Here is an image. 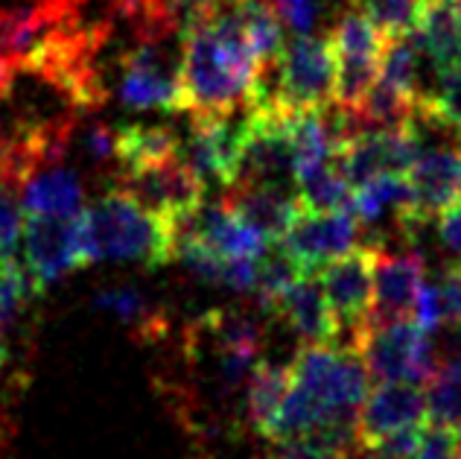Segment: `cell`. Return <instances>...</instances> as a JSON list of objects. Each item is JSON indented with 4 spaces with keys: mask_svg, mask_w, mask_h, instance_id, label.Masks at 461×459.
Returning <instances> with one entry per match:
<instances>
[{
    "mask_svg": "<svg viewBox=\"0 0 461 459\" xmlns=\"http://www.w3.org/2000/svg\"><path fill=\"white\" fill-rule=\"evenodd\" d=\"M357 12H362L383 39H403L418 27L423 0H348Z\"/></svg>",
    "mask_w": 461,
    "mask_h": 459,
    "instance_id": "44dd1931",
    "label": "cell"
},
{
    "mask_svg": "<svg viewBox=\"0 0 461 459\" xmlns=\"http://www.w3.org/2000/svg\"><path fill=\"white\" fill-rule=\"evenodd\" d=\"M222 202L234 211L242 223H249L254 232H260L269 243H277L293 220L301 214L295 193L269 190V188H246L230 185L222 193Z\"/></svg>",
    "mask_w": 461,
    "mask_h": 459,
    "instance_id": "5bb4252c",
    "label": "cell"
},
{
    "mask_svg": "<svg viewBox=\"0 0 461 459\" xmlns=\"http://www.w3.org/2000/svg\"><path fill=\"white\" fill-rule=\"evenodd\" d=\"M354 352L374 383L409 381L423 386L435 369L429 334L420 331L411 319L371 322L354 343Z\"/></svg>",
    "mask_w": 461,
    "mask_h": 459,
    "instance_id": "277c9868",
    "label": "cell"
},
{
    "mask_svg": "<svg viewBox=\"0 0 461 459\" xmlns=\"http://www.w3.org/2000/svg\"><path fill=\"white\" fill-rule=\"evenodd\" d=\"M260 62L242 32L234 0H216L208 18L181 32V112L225 115L249 103Z\"/></svg>",
    "mask_w": 461,
    "mask_h": 459,
    "instance_id": "6da1fadb",
    "label": "cell"
},
{
    "mask_svg": "<svg viewBox=\"0 0 461 459\" xmlns=\"http://www.w3.org/2000/svg\"><path fill=\"white\" fill-rule=\"evenodd\" d=\"M456 150H458V155H461V129H456Z\"/></svg>",
    "mask_w": 461,
    "mask_h": 459,
    "instance_id": "f546056e",
    "label": "cell"
},
{
    "mask_svg": "<svg viewBox=\"0 0 461 459\" xmlns=\"http://www.w3.org/2000/svg\"><path fill=\"white\" fill-rule=\"evenodd\" d=\"M272 448L266 459H348L345 451L333 448L324 439L304 433V436H281V439H269Z\"/></svg>",
    "mask_w": 461,
    "mask_h": 459,
    "instance_id": "7402d4cb",
    "label": "cell"
},
{
    "mask_svg": "<svg viewBox=\"0 0 461 459\" xmlns=\"http://www.w3.org/2000/svg\"><path fill=\"white\" fill-rule=\"evenodd\" d=\"M272 6L277 12V18L284 21V27L293 30L295 35L312 32L321 15L319 0H272Z\"/></svg>",
    "mask_w": 461,
    "mask_h": 459,
    "instance_id": "d4e9b609",
    "label": "cell"
},
{
    "mask_svg": "<svg viewBox=\"0 0 461 459\" xmlns=\"http://www.w3.org/2000/svg\"><path fill=\"white\" fill-rule=\"evenodd\" d=\"M103 313H112L120 322L131 325L140 336H155L164 331V317L158 313L149 298L135 287H105L94 301Z\"/></svg>",
    "mask_w": 461,
    "mask_h": 459,
    "instance_id": "ffe728a7",
    "label": "cell"
},
{
    "mask_svg": "<svg viewBox=\"0 0 461 459\" xmlns=\"http://www.w3.org/2000/svg\"><path fill=\"white\" fill-rule=\"evenodd\" d=\"M435 237H438V246L450 255V263H461V197L435 214Z\"/></svg>",
    "mask_w": 461,
    "mask_h": 459,
    "instance_id": "484cf974",
    "label": "cell"
},
{
    "mask_svg": "<svg viewBox=\"0 0 461 459\" xmlns=\"http://www.w3.org/2000/svg\"><path fill=\"white\" fill-rule=\"evenodd\" d=\"M423 395L429 425L461 433V354H453L441 369H432L423 383Z\"/></svg>",
    "mask_w": 461,
    "mask_h": 459,
    "instance_id": "ac0fdd59",
    "label": "cell"
},
{
    "mask_svg": "<svg viewBox=\"0 0 461 459\" xmlns=\"http://www.w3.org/2000/svg\"><path fill=\"white\" fill-rule=\"evenodd\" d=\"M383 243H366L342 252L339 258L327 261L315 272L324 289L327 305L333 310L339 340L336 345L354 348L359 334L371 325L374 310V267H377V252Z\"/></svg>",
    "mask_w": 461,
    "mask_h": 459,
    "instance_id": "3957f363",
    "label": "cell"
},
{
    "mask_svg": "<svg viewBox=\"0 0 461 459\" xmlns=\"http://www.w3.org/2000/svg\"><path fill=\"white\" fill-rule=\"evenodd\" d=\"M366 454V459H392V456H383V454H371V451H362Z\"/></svg>",
    "mask_w": 461,
    "mask_h": 459,
    "instance_id": "f1b7e54d",
    "label": "cell"
},
{
    "mask_svg": "<svg viewBox=\"0 0 461 459\" xmlns=\"http://www.w3.org/2000/svg\"><path fill=\"white\" fill-rule=\"evenodd\" d=\"M23 270L41 289L62 275L85 267L79 211L77 214H23Z\"/></svg>",
    "mask_w": 461,
    "mask_h": 459,
    "instance_id": "8992f818",
    "label": "cell"
},
{
    "mask_svg": "<svg viewBox=\"0 0 461 459\" xmlns=\"http://www.w3.org/2000/svg\"><path fill=\"white\" fill-rule=\"evenodd\" d=\"M82 147L96 164L114 161V129H108L105 124H91V129L85 132Z\"/></svg>",
    "mask_w": 461,
    "mask_h": 459,
    "instance_id": "4316f807",
    "label": "cell"
},
{
    "mask_svg": "<svg viewBox=\"0 0 461 459\" xmlns=\"http://www.w3.org/2000/svg\"><path fill=\"white\" fill-rule=\"evenodd\" d=\"M427 278V261L420 252L406 255H388L385 246L377 252V267H374V310L371 322H392L411 319L418 287Z\"/></svg>",
    "mask_w": 461,
    "mask_h": 459,
    "instance_id": "7c38bea8",
    "label": "cell"
},
{
    "mask_svg": "<svg viewBox=\"0 0 461 459\" xmlns=\"http://www.w3.org/2000/svg\"><path fill=\"white\" fill-rule=\"evenodd\" d=\"M432 287L438 298L441 325H461V263H450Z\"/></svg>",
    "mask_w": 461,
    "mask_h": 459,
    "instance_id": "cb8c5ba5",
    "label": "cell"
},
{
    "mask_svg": "<svg viewBox=\"0 0 461 459\" xmlns=\"http://www.w3.org/2000/svg\"><path fill=\"white\" fill-rule=\"evenodd\" d=\"M114 188L123 190L126 197H131L143 208H149L152 214L164 216V220L185 216L204 202L202 179L190 170L181 155L147 167H135V170H123L117 176Z\"/></svg>",
    "mask_w": 461,
    "mask_h": 459,
    "instance_id": "52a82bcc",
    "label": "cell"
},
{
    "mask_svg": "<svg viewBox=\"0 0 461 459\" xmlns=\"http://www.w3.org/2000/svg\"><path fill=\"white\" fill-rule=\"evenodd\" d=\"M6 366H9V348H6V343H4V336H0V378H4Z\"/></svg>",
    "mask_w": 461,
    "mask_h": 459,
    "instance_id": "83f0119b",
    "label": "cell"
},
{
    "mask_svg": "<svg viewBox=\"0 0 461 459\" xmlns=\"http://www.w3.org/2000/svg\"><path fill=\"white\" fill-rule=\"evenodd\" d=\"M350 182L339 170L336 161H327L315 170L295 179V199L301 211H342L350 208Z\"/></svg>",
    "mask_w": 461,
    "mask_h": 459,
    "instance_id": "d6986e66",
    "label": "cell"
},
{
    "mask_svg": "<svg viewBox=\"0 0 461 459\" xmlns=\"http://www.w3.org/2000/svg\"><path fill=\"white\" fill-rule=\"evenodd\" d=\"M406 182L411 193V214L406 223H400L403 237L415 240L423 225L435 220V214L444 211L461 197V155L450 147H427L418 152L415 164L406 170Z\"/></svg>",
    "mask_w": 461,
    "mask_h": 459,
    "instance_id": "9c48e42d",
    "label": "cell"
},
{
    "mask_svg": "<svg viewBox=\"0 0 461 459\" xmlns=\"http://www.w3.org/2000/svg\"><path fill=\"white\" fill-rule=\"evenodd\" d=\"M275 313L304 345H336L339 328L315 272H301L277 298Z\"/></svg>",
    "mask_w": 461,
    "mask_h": 459,
    "instance_id": "4fadbf2b",
    "label": "cell"
},
{
    "mask_svg": "<svg viewBox=\"0 0 461 459\" xmlns=\"http://www.w3.org/2000/svg\"><path fill=\"white\" fill-rule=\"evenodd\" d=\"M82 0H35L0 9V77L39 50L56 32L79 23Z\"/></svg>",
    "mask_w": 461,
    "mask_h": 459,
    "instance_id": "ba28073f",
    "label": "cell"
},
{
    "mask_svg": "<svg viewBox=\"0 0 461 459\" xmlns=\"http://www.w3.org/2000/svg\"><path fill=\"white\" fill-rule=\"evenodd\" d=\"M18 199L23 214H77L82 211L85 190L74 170L62 164H50L35 170L21 185Z\"/></svg>",
    "mask_w": 461,
    "mask_h": 459,
    "instance_id": "9a60e30c",
    "label": "cell"
},
{
    "mask_svg": "<svg viewBox=\"0 0 461 459\" xmlns=\"http://www.w3.org/2000/svg\"><path fill=\"white\" fill-rule=\"evenodd\" d=\"M21 199L15 188L0 185V261L12 258L18 249V237H21Z\"/></svg>",
    "mask_w": 461,
    "mask_h": 459,
    "instance_id": "603a6c76",
    "label": "cell"
},
{
    "mask_svg": "<svg viewBox=\"0 0 461 459\" xmlns=\"http://www.w3.org/2000/svg\"><path fill=\"white\" fill-rule=\"evenodd\" d=\"M178 143L181 141L164 126L129 124L114 132V161L123 170H135V167L173 159V155H178Z\"/></svg>",
    "mask_w": 461,
    "mask_h": 459,
    "instance_id": "e0dca14e",
    "label": "cell"
},
{
    "mask_svg": "<svg viewBox=\"0 0 461 459\" xmlns=\"http://www.w3.org/2000/svg\"><path fill=\"white\" fill-rule=\"evenodd\" d=\"M362 225L350 208L342 211H301L284 237L277 240L289 258L298 263L301 272H319L327 261L339 258L342 252L359 243Z\"/></svg>",
    "mask_w": 461,
    "mask_h": 459,
    "instance_id": "8fae6325",
    "label": "cell"
},
{
    "mask_svg": "<svg viewBox=\"0 0 461 459\" xmlns=\"http://www.w3.org/2000/svg\"><path fill=\"white\" fill-rule=\"evenodd\" d=\"M173 41L181 39H135L117 56V96L126 108H161V112H181L178 88V59L181 44L173 50Z\"/></svg>",
    "mask_w": 461,
    "mask_h": 459,
    "instance_id": "5b68a950",
    "label": "cell"
},
{
    "mask_svg": "<svg viewBox=\"0 0 461 459\" xmlns=\"http://www.w3.org/2000/svg\"><path fill=\"white\" fill-rule=\"evenodd\" d=\"M85 267L100 261H135L158 270L173 261V225L112 188L79 211Z\"/></svg>",
    "mask_w": 461,
    "mask_h": 459,
    "instance_id": "7a4b0ae2",
    "label": "cell"
},
{
    "mask_svg": "<svg viewBox=\"0 0 461 459\" xmlns=\"http://www.w3.org/2000/svg\"><path fill=\"white\" fill-rule=\"evenodd\" d=\"M286 392H289V369L260 357L246 381V413H249L251 427L258 430L260 436L269 439L277 409H281Z\"/></svg>",
    "mask_w": 461,
    "mask_h": 459,
    "instance_id": "2e32d148",
    "label": "cell"
},
{
    "mask_svg": "<svg viewBox=\"0 0 461 459\" xmlns=\"http://www.w3.org/2000/svg\"><path fill=\"white\" fill-rule=\"evenodd\" d=\"M427 421V395L420 383H374V390L366 392L357 409V448L371 451L394 433L423 427Z\"/></svg>",
    "mask_w": 461,
    "mask_h": 459,
    "instance_id": "30bf717a",
    "label": "cell"
}]
</instances>
